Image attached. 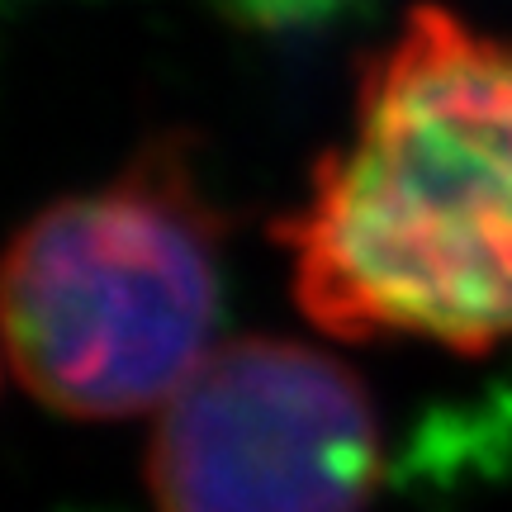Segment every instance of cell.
Returning <instances> with one entry per match:
<instances>
[{
  "mask_svg": "<svg viewBox=\"0 0 512 512\" xmlns=\"http://www.w3.org/2000/svg\"><path fill=\"white\" fill-rule=\"evenodd\" d=\"M280 242L299 309L328 337L512 342L508 38L437 5L413 10Z\"/></svg>",
  "mask_w": 512,
  "mask_h": 512,
  "instance_id": "obj_1",
  "label": "cell"
},
{
  "mask_svg": "<svg viewBox=\"0 0 512 512\" xmlns=\"http://www.w3.org/2000/svg\"><path fill=\"white\" fill-rule=\"evenodd\" d=\"M219 294V219L181 157L157 147L15 238L0 285L5 361L62 418L162 413L214 351Z\"/></svg>",
  "mask_w": 512,
  "mask_h": 512,
  "instance_id": "obj_2",
  "label": "cell"
},
{
  "mask_svg": "<svg viewBox=\"0 0 512 512\" xmlns=\"http://www.w3.org/2000/svg\"><path fill=\"white\" fill-rule=\"evenodd\" d=\"M375 484L366 384L332 351L285 337L214 347L147 446L157 512H366Z\"/></svg>",
  "mask_w": 512,
  "mask_h": 512,
  "instance_id": "obj_3",
  "label": "cell"
}]
</instances>
